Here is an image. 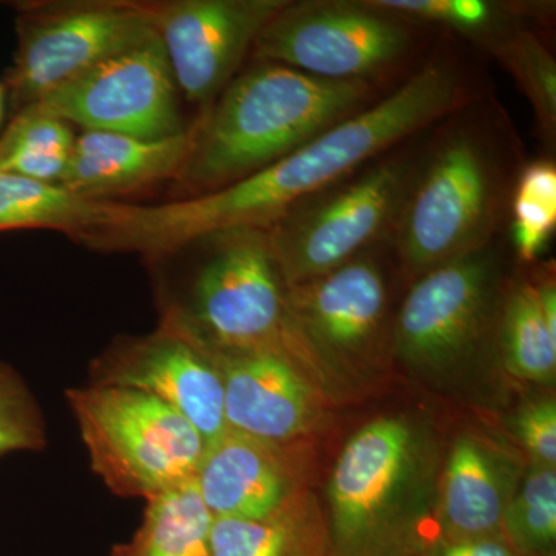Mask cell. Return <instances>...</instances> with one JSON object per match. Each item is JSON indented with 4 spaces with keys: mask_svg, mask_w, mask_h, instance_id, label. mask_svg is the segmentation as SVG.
I'll list each match as a JSON object with an SVG mask.
<instances>
[{
    "mask_svg": "<svg viewBox=\"0 0 556 556\" xmlns=\"http://www.w3.org/2000/svg\"><path fill=\"white\" fill-rule=\"evenodd\" d=\"M525 477L521 464L492 441L460 434L442 466L438 540L501 536L504 514Z\"/></svg>",
    "mask_w": 556,
    "mask_h": 556,
    "instance_id": "obj_17",
    "label": "cell"
},
{
    "mask_svg": "<svg viewBox=\"0 0 556 556\" xmlns=\"http://www.w3.org/2000/svg\"><path fill=\"white\" fill-rule=\"evenodd\" d=\"M9 94H7L5 84L0 83V123L3 119V113H5V100Z\"/></svg>",
    "mask_w": 556,
    "mask_h": 556,
    "instance_id": "obj_32",
    "label": "cell"
},
{
    "mask_svg": "<svg viewBox=\"0 0 556 556\" xmlns=\"http://www.w3.org/2000/svg\"><path fill=\"white\" fill-rule=\"evenodd\" d=\"M193 482L214 519H263L303 492L289 445L230 430L206 445Z\"/></svg>",
    "mask_w": 556,
    "mask_h": 556,
    "instance_id": "obj_16",
    "label": "cell"
},
{
    "mask_svg": "<svg viewBox=\"0 0 556 556\" xmlns=\"http://www.w3.org/2000/svg\"><path fill=\"white\" fill-rule=\"evenodd\" d=\"M16 10L17 49L3 83L13 115L156 33L149 2H27Z\"/></svg>",
    "mask_w": 556,
    "mask_h": 556,
    "instance_id": "obj_8",
    "label": "cell"
},
{
    "mask_svg": "<svg viewBox=\"0 0 556 556\" xmlns=\"http://www.w3.org/2000/svg\"><path fill=\"white\" fill-rule=\"evenodd\" d=\"M46 424L27 383L0 364V456L36 452L46 445Z\"/></svg>",
    "mask_w": 556,
    "mask_h": 556,
    "instance_id": "obj_28",
    "label": "cell"
},
{
    "mask_svg": "<svg viewBox=\"0 0 556 556\" xmlns=\"http://www.w3.org/2000/svg\"><path fill=\"white\" fill-rule=\"evenodd\" d=\"M91 383L134 388L189 420L206 445L229 430L222 376L207 351L164 318L153 334L119 343L94 367Z\"/></svg>",
    "mask_w": 556,
    "mask_h": 556,
    "instance_id": "obj_13",
    "label": "cell"
},
{
    "mask_svg": "<svg viewBox=\"0 0 556 556\" xmlns=\"http://www.w3.org/2000/svg\"><path fill=\"white\" fill-rule=\"evenodd\" d=\"M367 3L397 20L430 22L475 35L495 30L507 11L506 7L485 0H367Z\"/></svg>",
    "mask_w": 556,
    "mask_h": 556,
    "instance_id": "obj_27",
    "label": "cell"
},
{
    "mask_svg": "<svg viewBox=\"0 0 556 556\" xmlns=\"http://www.w3.org/2000/svg\"><path fill=\"white\" fill-rule=\"evenodd\" d=\"M500 270L489 244L417 276L394 320L396 356L438 382L463 371L495 324Z\"/></svg>",
    "mask_w": 556,
    "mask_h": 556,
    "instance_id": "obj_9",
    "label": "cell"
},
{
    "mask_svg": "<svg viewBox=\"0 0 556 556\" xmlns=\"http://www.w3.org/2000/svg\"><path fill=\"white\" fill-rule=\"evenodd\" d=\"M188 305L167 311L201 345L222 351H268L294 362L306 375L324 367L292 317L288 288L278 269L268 230L244 228L215 233Z\"/></svg>",
    "mask_w": 556,
    "mask_h": 556,
    "instance_id": "obj_4",
    "label": "cell"
},
{
    "mask_svg": "<svg viewBox=\"0 0 556 556\" xmlns=\"http://www.w3.org/2000/svg\"><path fill=\"white\" fill-rule=\"evenodd\" d=\"M511 236L522 262H535L556 226V167L551 161L529 164L519 175L511 200Z\"/></svg>",
    "mask_w": 556,
    "mask_h": 556,
    "instance_id": "obj_26",
    "label": "cell"
},
{
    "mask_svg": "<svg viewBox=\"0 0 556 556\" xmlns=\"http://www.w3.org/2000/svg\"><path fill=\"white\" fill-rule=\"evenodd\" d=\"M76 134L64 121L24 109L0 135V172L60 185Z\"/></svg>",
    "mask_w": 556,
    "mask_h": 556,
    "instance_id": "obj_23",
    "label": "cell"
},
{
    "mask_svg": "<svg viewBox=\"0 0 556 556\" xmlns=\"http://www.w3.org/2000/svg\"><path fill=\"white\" fill-rule=\"evenodd\" d=\"M368 80H329L257 62L228 84L201 119L179 181L195 195L265 169L372 104Z\"/></svg>",
    "mask_w": 556,
    "mask_h": 556,
    "instance_id": "obj_3",
    "label": "cell"
},
{
    "mask_svg": "<svg viewBox=\"0 0 556 556\" xmlns=\"http://www.w3.org/2000/svg\"><path fill=\"white\" fill-rule=\"evenodd\" d=\"M535 289L541 314H543L548 331L556 338V288L554 278L541 281L540 285H535Z\"/></svg>",
    "mask_w": 556,
    "mask_h": 556,
    "instance_id": "obj_31",
    "label": "cell"
},
{
    "mask_svg": "<svg viewBox=\"0 0 556 556\" xmlns=\"http://www.w3.org/2000/svg\"><path fill=\"white\" fill-rule=\"evenodd\" d=\"M504 540L525 556H555L556 471L530 466L511 497L501 527Z\"/></svg>",
    "mask_w": 556,
    "mask_h": 556,
    "instance_id": "obj_24",
    "label": "cell"
},
{
    "mask_svg": "<svg viewBox=\"0 0 556 556\" xmlns=\"http://www.w3.org/2000/svg\"><path fill=\"white\" fill-rule=\"evenodd\" d=\"M417 556H525L515 551L504 536L473 540H437Z\"/></svg>",
    "mask_w": 556,
    "mask_h": 556,
    "instance_id": "obj_30",
    "label": "cell"
},
{
    "mask_svg": "<svg viewBox=\"0 0 556 556\" xmlns=\"http://www.w3.org/2000/svg\"><path fill=\"white\" fill-rule=\"evenodd\" d=\"M212 522L195 482H189L148 500L142 525L119 556H212Z\"/></svg>",
    "mask_w": 556,
    "mask_h": 556,
    "instance_id": "obj_21",
    "label": "cell"
},
{
    "mask_svg": "<svg viewBox=\"0 0 556 556\" xmlns=\"http://www.w3.org/2000/svg\"><path fill=\"white\" fill-rule=\"evenodd\" d=\"M327 544V519L308 492L263 519L212 522V556H325Z\"/></svg>",
    "mask_w": 556,
    "mask_h": 556,
    "instance_id": "obj_19",
    "label": "cell"
},
{
    "mask_svg": "<svg viewBox=\"0 0 556 556\" xmlns=\"http://www.w3.org/2000/svg\"><path fill=\"white\" fill-rule=\"evenodd\" d=\"M495 148L481 131L445 135L416 172L394 232L399 257L413 276L489 247L504 200Z\"/></svg>",
    "mask_w": 556,
    "mask_h": 556,
    "instance_id": "obj_5",
    "label": "cell"
},
{
    "mask_svg": "<svg viewBox=\"0 0 556 556\" xmlns=\"http://www.w3.org/2000/svg\"><path fill=\"white\" fill-rule=\"evenodd\" d=\"M490 50L510 72L535 112L540 129L554 141L556 134V62L533 33H501L489 40Z\"/></svg>",
    "mask_w": 556,
    "mask_h": 556,
    "instance_id": "obj_25",
    "label": "cell"
},
{
    "mask_svg": "<svg viewBox=\"0 0 556 556\" xmlns=\"http://www.w3.org/2000/svg\"><path fill=\"white\" fill-rule=\"evenodd\" d=\"M33 110L83 131L164 139L189 129L179 90L159 35L113 54L47 97Z\"/></svg>",
    "mask_w": 556,
    "mask_h": 556,
    "instance_id": "obj_11",
    "label": "cell"
},
{
    "mask_svg": "<svg viewBox=\"0 0 556 556\" xmlns=\"http://www.w3.org/2000/svg\"><path fill=\"white\" fill-rule=\"evenodd\" d=\"M413 177L415 167L407 159L388 156L266 229L287 287L340 268L394 229Z\"/></svg>",
    "mask_w": 556,
    "mask_h": 556,
    "instance_id": "obj_7",
    "label": "cell"
},
{
    "mask_svg": "<svg viewBox=\"0 0 556 556\" xmlns=\"http://www.w3.org/2000/svg\"><path fill=\"white\" fill-rule=\"evenodd\" d=\"M441 442L426 420L382 416L358 428L328 484L325 556H413L438 540Z\"/></svg>",
    "mask_w": 556,
    "mask_h": 556,
    "instance_id": "obj_2",
    "label": "cell"
},
{
    "mask_svg": "<svg viewBox=\"0 0 556 556\" xmlns=\"http://www.w3.org/2000/svg\"><path fill=\"white\" fill-rule=\"evenodd\" d=\"M500 348L511 376L538 386H554L556 338L548 331L535 285L521 281L510 289L500 317Z\"/></svg>",
    "mask_w": 556,
    "mask_h": 556,
    "instance_id": "obj_22",
    "label": "cell"
},
{
    "mask_svg": "<svg viewBox=\"0 0 556 556\" xmlns=\"http://www.w3.org/2000/svg\"><path fill=\"white\" fill-rule=\"evenodd\" d=\"M67 399L91 467L113 492L148 501L195 479L206 442L159 397L90 383Z\"/></svg>",
    "mask_w": 556,
    "mask_h": 556,
    "instance_id": "obj_6",
    "label": "cell"
},
{
    "mask_svg": "<svg viewBox=\"0 0 556 556\" xmlns=\"http://www.w3.org/2000/svg\"><path fill=\"white\" fill-rule=\"evenodd\" d=\"M201 346L222 376L230 431L269 444L291 445L316 428L320 401L309 376L294 362L268 351Z\"/></svg>",
    "mask_w": 556,
    "mask_h": 556,
    "instance_id": "obj_15",
    "label": "cell"
},
{
    "mask_svg": "<svg viewBox=\"0 0 556 556\" xmlns=\"http://www.w3.org/2000/svg\"><path fill=\"white\" fill-rule=\"evenodd\" d=\"M200 126L201 121L182 134L153 141L80 131L60 186L83 199L105 201L161 179L179 178L195 149Z\"/></svg>",
    "mask_w": 556,
    "mask_h": 556,
    "instance_id": "obj_18",
    "label": "cell"
},
{
    "mask_svg": "<svg viewBox=\"0 0 556 556\" xmlns=\"http://www.w3.org/2000/svg\"><path fill=\"white\" fill-rule=\"evenodd\" d=\"M109 203L83 199L60 185L0 172V232L53 229L86 241L104 223Z\"/></svg>",
    "mask_w": 556,
    "mask_h": 556,
    "instance_id": "obj_20",
    "label": "cell"
},
{
    "mask_svg": "<svg viewBox=\"0 0 556 556\" xmlns=\"http://www.w3.org/2000/svg\"><path fill=\"white\" fill-rule=\"evenodd\" d=\"M288 288L299 331L325 368H365L378 356L388 289L375 258L362 254L340 268Z\"/></svg>",
    "mask_w": 556,
    "mask_h": 556,
    "instance_id": "obj_14",
    "label": "cell"
},
{
    "mask_svg": "<svg viewBox=\"0 0 556 556\" xmlns=\"http://www.w3.org/2000/svg\"><path fill=\"white\" fill-rule=\"evenodd\" d=\"M288 0H166L149 2L153 28L179 93L212 104L233 79L260 31Z\"/></svg>",
    "mask_w": 556,
    "mask_h": 556,
    "instance_id": "obj_12",
    "label": "cell"
},
{
    "mask_svg": "<svg viewBox=\"0 0 556 556\" xmlns=\"http://www.w3.org/2000/svg\"><path fill=\"white\" fill-rule=\"evenodd\" d=\"M408 22L367 2H288L260 31L252 54L329 80H368L412 47Z\"/></svg>",
    "mask_w": 556,
    "mask_h": 556,
    "instance_id": "obj_10",
    "label": "cell"
},
{
    "mask_svg": "<svg viewBox=\"0 0 556 556\" xmlns=\"http://www.w3.org/2000/svg\"><path fill=\"white\" fill-rule=\"evenodd\" d=\"M511 430L529 453L533 466L556 468V404L538 397L515 413Z\"/></svg>",
    "mask_w": 556,
    "mask_h": 556,
    "instance_id": "obj_29",
    "label": "cell"
},
{
    "mask_svg": "<svg viewBox=\"0 0 556 556\" xmlns=\"http://www.w3.org/2000/svg\"><path fill=\"white\" fill-rule=\"evenodd\" d=\"M466 101L459 73L445 62H433L383 100L240 181L172 203H116L100 247L163 255L228 230L268 229L397 142L463 109Z\"/></svg>",
    "mask_w": 556,
    "mask_h": 556,
    "instance_id": "obj_1",
    "label": "cell"
}]
</instances>
